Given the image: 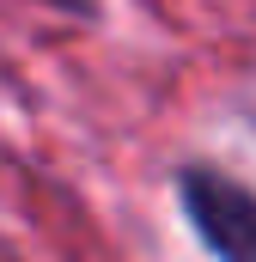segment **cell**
Wrapping results in <instances>:
<instances>
[{
    "mask_svg": "<svg viewBox=\"0 0 256 262\" xmlns=\"http://www.w3.org/2000/svg\"><path fill=\"white\" fill-rule=\"evenodd\" d=\"M183 201H189L195 232L232 262H256V195L214 177V171H183Z\"/></svg>",
    "mask_w": 256,
    "mask_h": 262,
    "instance_id": "1",
    "label": "cell"
}]
</instances>
